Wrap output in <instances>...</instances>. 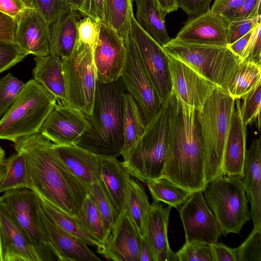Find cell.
<instances>
[{
    "instance_id": "51",
    "label": "cell",
    "mask_w": 261,
    "mask_h": 261,
    "mask_svg": "<svg viewBox=\"0 0 261 261\" xmlns=\"http://www.w3.org/2000/svg\"><path fill=\"white\" fill-rule=\"evenodd\" d=\"M213 261H237L234 248L223 243L215 242L208 245Z\"/></svg>"
},
{
    "instance_id": "23",
    "label": "cell",
    "mask_w": 261,
    "mask_h": 261,
    "mask_svg": "<svg viewBox=\"0 0 261 261\" xmlns=\"http://www.w3.org/2000/svg\"><path fill=\"white\" fill-rule=\"evenodd\" d=\"M171 206H164L154 200L150 204L145 223V236L152 250L155 261H178L170 249L168 225Z\"/></svg>"
},
{
    "instance_id": "33",
    "label": "cell",
    "mask_w": 261,
    "mask_h": 261,
    "mask_svg": "<svg viewBox=\"0 0 261 261\" xmlns=\"http://www.w3.org/2000/svg\"><path fill=\"white\" fill-rule=\"evenodd\" d=\"M37 195L43 212L47 217L58 226L81 239L88 245L97 247L102 245L96 238L80 224L74 217L69 215L54 206L42 196Z\"/></svg>"
},
{
    "instance_id": "2",
    "label": "cell",
    "mask_w": 261,
    "mask_h": 261,
    "mask_svg": "<svg viewBox=\"0 0 261 261\" xmlns=\"http://www.w3.org/2000/svg\"><path fill=\"white\" fill-rule=\"evenodd\" d=\"M14 147L26 158L29 189L69 215L76 216L89 187L61 162L53 143L38 132L17 140Z\"/></svg>"
},
{
    "instance_id": "43",
    "label": "cell",
    "mask_w": 261,
    "mask_h": 261,
    "mask_svg": "<svg viewBox=\"0 0 261 261\" xmlns=\"http://www.w3.org/2000/svg\"><path fill=\"white\" fill-rule=\"evenodd\" d=\"M178 261H213L208 245L187 242L176 253Z\"/></svg>"
},
{
    "instance_id": "26",
    "label": "cell",
    "mask_w": 261,
    "mask_h": 261,
    "mask_svg": "<svg viewBox=\"0 0 261 261\" xmlns=\"http://www.w3.org/2000/svg\"><path fill=\"white\" fill-rule=\"evenodd\" d=\"M77 12L70 10L49 27L50 54L63 59L73 51L80 40L77 23L80 17Z\"/></svg>"
},
{
    "instance_id": "34",
    "label": "cell",
    "mask_w": 261,
    "mask_h": 261,
    "mask_svg": "<svg viewBox=\"0 0 261 261\" xmlns=\"http://www.w3.org/2000/svg\"><path fill=\"white\" fill-rule=\"evenodd\" d=\"M261 83V65L242 61L223 88L234 99H241Z\"/></svg>"
},
{
    "instance_id": "62",
    "label": "cell",
    "mask_w": 261,
    "mask_h": 261,
    "mask_svg": "<svg viewBox=\"0 0 261 261\" xmlns=\"http://www.w3.org/2000/svg\"><path fill=\"white\" fill-rule=\"evenodd\" d=\"M5 151L0 146V161H2L4 160L5 159Z\"/></svg>"
},
{
    "instance_id": "18",
    "label": "cell",
    "mask_w": 261,
    "mask_h": 261,
    "mask_svg": "<svg viewBox=\"0 0 261 261\" xmlns=\"http://www.w3.org/2000/svg\"><path fill=\"white\" fill-rule=\"evenodd\" d=\"M140 236L125 210L122 211L97 252L106 259L139 261Z\"/></svg>"
},
{
    "instance_id": "19",
    "label": "cell",
    "mask_w": 261,
    "mask_h": 261,
    "mask_svg": "<svg viewBox=\"0 0 261 261\" xmlns=\"http://www.w3.org/2000/svg\"><path fill=\"white\" fill-rule=\"evenodd\" d=\"M13 43L28 55L50 54L49 26L33 8H25L16 20Z\"/></svg>"
},
{
    "instance_id": "40",
    "label": "cell",
    "mask_w": 261,
    "mask_h": 261,
    "mask_svg": "<svg viewBox=\"0 0 261 261\" xmlns=\"http://www.w3.org/2000/svg\"><path fill=\"white\" fill-rule=\"evenodd\" d=\"M24 84L11 73L0 79V117L15 101Z\"/></svg>"
},
{
    "instance_id": "12",
    "label": "cell",
    "mask_w": 261,
    "mask_h": 261,
    "mask_svg": "<svg viewBox=\"0 0 261 261\" xmlns=\"http://www.w3.org/2000/svg\"><path fill=\"white\" fill-rule=\"evenodd\" d=\"M126 46V59L120 79L125 90L138 105L146 125L158 112L162 104L130 37Z\"/></svg>"
},
{
    "instance_id": "57",
    "label": "cell",
    "mask_w": 261,
    "mask_h": 261,
    "mask_svg": "<svg viewBox=\"0 0 261 261\" xmlns=\"http://www.w3.org/2000/svg\"><path fill=\"white\" fill-rule=\"evenodd\" d=\"M159 6L166 16L170 13L178 10L177 0H156Z\"/></svg>"
},
{
    "instance_id": "27",
    "label": "cell",
    "mask_w": 261,
    "mask_h": 261,
    "mask_svg": "<svg viewBox=\"0 0 261 261\" xmlns=\"http://www.w3.org/2000/svg\"><path fill=\"white\" fill-rule=\"evenodd\" d=\"M32 70L33 79L41 84L56 99L68 105L62 59L52 54L35 57Z\"/></svg>"
},
{
    "instance_id": "7",
    "label": "cell",
    "mask_w": 261,
    "mask_h": 261,
    "mask_svg": "<svg viewBox=\"0 0 261 261\" xmlns=\"http://www.w3.org/2000/svg\"><path fill=\"white\" fill-rule=\"evenodd\" d=\"M162 47L168 55L184 62L222 88L241 62L227 46L192 44L173 38Z\"/></svg>"
},
{
    "instance_id": "3",
    "label": "cell",
    "mask_w": 261,
    "mask_h": 261,
    "mask_svg": "<svg viewBox=\"0 0 261 261\" xmlns=\"http://www.w3.org/2000/svg\"><path fill=\"white\" fill-rule=\"evenodd\" d=\"M125 89L121 79L97 81L90 129L76 145L98 155L117 157L123 144L122 97Z\"/></svg>"
},
{
    "instance_id": "6",
    "label": "cell",
    "mask_w": 261,
    "mask_h": 261,
    "mask_svg": "<svg viewBox=\"0 0 261 261\" xmlns=\"http://www.w3.org/2000/svg\"><path fill=\"white\" fill-rule=\"evenodd\" d=\"M56 103V98L41 84L33 79L30 80L0 118V139L14 143L39 132Z\"/></svg>"
},
{
    "instance_id": "14",
    "label": "cell",
    "mask_w": 261,
    "mask_h": 261,
    "mask_svg": "<svg viewBox=\"0 0 261 261\" xmlns=\"http://www.w3.org/2000/svg\"><path fill=\"white\" fill-rule=\"evenodd\" d=\"M179 213L186 242L210 245L217 242L221 236L219 225L205 201L202 191L192 193Z\"/></svg>"
},
{
    "instance_id": "15",
    "label": "cell",
    "mask_w": 261,
    "mask_h": 261,
    "mask_svg": "<svg viewBox=\"0 0 261 261\" xmlns=\"http://www.w3.org/2000/svg\"><path fill=\"white\" fill-rule=\"evenodd\" d=\"M90 128L87 116L68 105L57 102L39 132L57 145H76Z\"/></svg>"
},
{
    "instance_id": "9",
    "label": "cell",
    "mask_w": 261,
    "mask_h": 261,
    "mask_svg": "<svg viewBox=\"0 0 261 261\" xmlns=\"http://www.w3.org/2000/svg\"><path fill=\"white\" fill-rule=\"evenodd\" d=\"M0 201L34 247L40 261H59L40 221L38 195L29 188L14 189L3 193Z\"/></svg>"
},
{
    "instance_id": "46",
    "label": "cell",
    "mask_w": 261,
    "mask_h": 261,
    "mask_svg": "<svg viewBox=\"0 0 261 261\" xmlns=\"http://www.w3.org/2000/svg\"><path fill=\"white\" fill-rule=\"evenodd\" d=\"M80 40L94 48L98 35V22L90 17L85 16L77 23Z\"/></svg>"
},
{
    "instance_id": "53",
    "label": "cell",
    "mask_w": 261,
    "mask_h": 261,
    "mask_svg": "<svg viewBox=\"0 0 261 261\" xmlns=\"http://www.w3.org/2000/svg\"><path fill=\"white\" fill-rule=\"evenodd\" d=\"M25 8L21 0H0V12L16 20Z\"/></svg>"
},
{
    "instance_id": "36",
    "label": "cell",
    "mask_w": 261,
    "mask_h": 261,
    "mask_svg": "<svg viewBox=\"0 0 261 261\" xmlns=\"http://www.w3.org/2000/svg\"><path fill=\"white\" fill-rule=\"evenodd\" d=\"M74 217L86 230L96 238L102 244L105 242L109 231L89 194L86 197L81 210Z\"/></svg>"
},
{
    "instance_id": "29",
    "label": "cell",
    "mask_w": 261,
    "mask_h": 261,
    "mask_svg": "<svg viewBox=\"0 0 261 261\" xmlns=\"http://www.w3.org/2000/svg\"><path fill=\"white\" fill-rule=\"evenodd\" d=\"M136 6V20L140 27L163 47L171 38L165 24L166 15L156 0H134Z\"/></svg>"
},
{
    "instance_id": "55",
    "label": "cell",
    "mask_w": 261,
    "mask_h": 261,
    "mask_svg": "<svg viewBox=\"0 0 261 261\" xmlns=\"http://www.w3.org/2000/svg\"><path fill=\"white\" fill-rule=\"evenodd\" d=\"M254 29L233 43L227 45V47L241 61L252 37Z\"/></svg>"
},
{
    "instance_id": "52",
    "label": "cell",
    "mask_w": 261,
    "mask_h": 261,
    "mask_svg": "<svg viewBox=\"0 0 261 261\" xmlns=\"http://www.w3.org/2000/svg\"><path fill=\"white\" fill-rule=\"evenodd\" d=\"M104 0H85L81 14L97 22L103 21Z\"/></svg>"
},
{
    "instance_id": "37",
    "label": "cell",
    "mask_w": 261,
    "mask_h": 261,
    "mask_svg": "<svg viewBox=\"0 0 261 261\" xmlns=\"http://www.w3.org/2000/svg\"><path fill=\"white\" fill-rule=\"evenodd\" d=\"M146 184L154 200L164 202L176 208L191 194L163 177L148 181Z\"/></svg>"
},
{
    "instance_id": "54",
    "label": "cell",
    "mask_w": 261,
    "mask_h": 261,
    "mask_svg": "<svg viewBox=\"0 0 261 261\" xmlns=\"http://www.w3.org/2000/svg\"><path fill=\"white\" fill-rule=\"evenodd\" d=\"M246 0H215L211 10L224 15L239 8Z\"/></svg>"
},
{
    "instance_id": "13",
    "label": "cell",
    "mask_w": 261,
    "mask_h": 261,
    "mask_svg": "<svg viewBox=\"0 0 261 261\" xmlns=\"http://www.w3.org/2000/svg\"><path fill=\"white\" fill-rule=\"evenodd\" d=\"M127 44L105 22H98V35L93 49L97 81L109 83L118 80L125 63Z\"/></svg>"
},
{
    "instance_id": "44",
    "label": "cell",
    "mask_w": 261,
    "mask_h": 261,
    "mask_svg": "<svg viewBox=\"0 0 261 261\" xmlns=\"http://www.w3.org/2000/svg\"><path fill=\"white\" fill-rule=\"evenodd\" d=\"M27 56L14 43L0 41V73L15 65Z\"/></svg>"
},
{
    "instance_id": "28",
    "label": "cell",
    "mask_w": 261,
    "mask_h": 261,
    "mask_svg": "<svg viewBox=\"0 0 261 261\" xmlns=\"http://www.w3.org/2000/svg\"><path fill=\"white\" fill-rule=\"evenodd\" d=\"M130 176L117 157L101 155L100 179L119 214L125 210L127 181Z\"/></svg>"
},
{
    "instance_id": "30",
    "label": "cell",
    "mask_w": 261,
    "mask_h": 261,
    "mask_svg": "<svg viewBox=\"0 0 261 261\" xmlns=\"http://www.w3.org/2000/svg\"><path fill=\"white\" fill-rule=\"evenodd\" d=\"M122 105L123 144L120 155L124 159L143 134L146 124L138 105L127 92L123 94Z\"/></svg>"
},
{
    "instance_id": "56",
    "label": "cell",
    "mask_w": 261,
    "mask_h": 261,
    "mask_svg": "<svg viewBox=\"0 0 261 261\" xmlns=\"http://www.w3.org/2000/svg\"><path fill=\"white\" fill-rule=\"evenodd\" d=\"M139 261H155L152 250L145 235L140 237Z\"/></svg>"
},
{
    "instance_id": "50",
    "label": "cell",
    "mask_w": 261,
    "mask_h": 261,
    "mask_svg": "<svg viewBox=\"0 0 261 261\" xmlns=\"http://www.w3.org/2000/svg\"><path fill=\"white\" fill-rule=\"evenodd\" d=\"M16 20L0 12V41L13 43Z\"/></svg>"
},
{
    "instance_id": "4",
    "label": "cell",
    "mask_w": 261,
    "mask_h": 261,
    "mask_svg": "<svg viewBox=\"0 0 261 261\" xmlns=\"http://www.w3.org/2000/svg\"><path fill=\"white\" fill-rule=\"evenodd\" d=\"M236 99L218 86L202 109L197 111L204 154V174L207 183L225 175L223 158L235 107Z\"/></svg>"
},
{
    "instance_id": "35",
    "label": "cell",
    "mask_w": 261,
    "mask_h": 261,
    "mask_svg": "<svg viewBox=\"0 0 261 261\" xmlns=\"http://www.w3.org/2000/svg\"><path fill=\"white\" fill-rule=\"evenodd\" d=\"M6 164L5 172L0 182V194L14 189H29V171L25 155L16 152L6 160Z\"/></svg>"
},
{
    "instance_id": "61",
    "label": "cell",
    "mask_w": 261,
    "mask_h": 261,
    "mask_svg": "<svg viewBox=\"0 0 261 261\" xmlns=\"http://www.w3.org/2000/svg\"><path fill=\"white\" fill-rule=\"evenodd\" d=\"M0 261H3V244H2L1 227H0Z\"/></svg>"
},
{
    "instance_id": "48",
    "label": "cell",
    "mask_w": 261,
    "mask_h": 261,
    "mask_svg": "<svg viewBox=\"0 0 261 261\" xmlns=\"http://www.w3.org/2000/svg\"><path fill=\"white\" fill-rule=\"evenodd\" d=\"M261 21V16L256 18L230 22L228 32V44H231L253 30Z\"/></svg>"
},
{
    "instance_id": "22",
    "label": "cell",
    "mask_w": 261,
    "mask_h": 261,
    "mask_svg": "<svg viewBox=\"0 0 261 261\" xmlns=\"http://www.w3.org/2000/svg\"><path fill=\"white\" fill-rule=\"evenodd\" d=\"M53 148L63 165L84 184L89 186L100 179L101 155L77 145L53 143Z\"/></svg>"
},
{
    "instance_id": "39",
    "label": "cell",
    "mask_w": 261,
    "mask_h": 261,
    "mask_svg": "<svg viewBox=\"0 0 261 261\" xmlns=\"http://www.w3.org/2000/svg\"><path fill=\"white\" fill-rule=\"evenodd\" d=\"M240 106L242 119L246 126L255 122L257 129L260 128L261 83L245 95Z\"/></svg>"
},
{
    "instance_id": "17",
    "label": "cell",
    "mask_w": 261,
    "mask_h": 261,
    "mask_svg": "<svg viewBox=\"0 0 261 261\" xmlns=\"http://www.w3.org/2000/svg\"><path fill=\"white\" fill-rule=\"evenodd\" d=\"M230 23L223 15L210 9L189 18L174 38L189 43L226 46Z\"/></svg>"
},
{
    "instance_id": "25",
    "label": "cell",
    "mask_w": 261,
    "mask_h": 261,
    "mask_svg": "<svg viewBox=\"0 0 261 261\" xmlns=\"http://www.w3.org/2000/svg\"><path fill=\"white\" fill-rule=\"evenodd\" d=\"M244 176L241 179L248 202L250 217L254 226L261 224V137L252 142L246 151Z\"/></svg>"
},
{
    "instance_id": "20",
    "label": "cell",
    "mask_w": 261,
    "mask_h": 261,
    "mask_svg": "<svg viewBox=\"0 0 261 261\" xmlns=\"http://www.w3.org/2000/svg\"><path fill=\"white\" fill-rule=\"evenodd\" d=\"M38 212L42 225L59 261L101 260L81 239L63 230L52 222L42 209L40 202Z\"/></svg>"
},
{
    "instance_id": "38",
    "label": "cell",
    "mask_w": 261,
    "mask_h": 261,
    "mask_svg": "<svg viewBox=\"0 0 261 261\" xmlns=\"http://www.w3.org/2000/svg\"><path fill=\"white\" fill-rule=\"evenodd\" d=\"M88 187L89 194L101 214L109 233L120 214L101 179Z\"/></svg>"
},
{
    "instance_id": "63",
    "label": "cell",
    "mask_w": 261,
    "mask_h": 261,
    "mask_svg": "<svg viewBox=\"0 0 261 261\" xmlns=\"http://www.w3.org/2000/svg\"><path fill=\"white\" fill-rule=\"evenodd\" d=\"M1 181H2V180H1V179H0V182H1Z\"/></svg>"
},
{
    "instance_id": "58",
    "label": "cell",
    "mask_w": 261,
    "mask_h": 261,
    "mask_svg": "<svg viewBox=\"0 0 261 261\" xmlns=\"http://www.w3.org/2000/svg\"><path fill=\"white\" fill-rule=\"evenodd\" d=\"M71 8L80 13L82 11L85 0H67Z\"/></svg>"
},
{
    "instance_id": "41",
    "label": "cell",
    "mask_w": 261,
    "mask_h": 261,
    "mask_svg": "<svg viewBox=\"0 0 261 261\" xmlns=\"http://www.w3.org/2000/svg\"><path fill=\"white\" fill-rule=\"evenodd\" d=\"M234 250L237 261H261V224L254 226L248 238Z\"/></svg>"
},
{
    "instance_id": "47",
    "label": "cell",
    "mask_w": 261,
    "mask_h": 261,
    "mask_svg": "<svg viewBox=\"0 0 261 261\" xmlns=\"http://www.w3.org/2000/svg\"><path fill=\"white\" fill-rule=\"evenodd\" d=\"M261 21L253 30L249 43L243 55L242 61L261 65Z\"/></svg>"
},
{
    "instance_id": "16",
    "label": "cell",
    "mask_w": 261,
    "mask_h": 261,
    "mask_svg": "<svg viewBox=\"0 0 261 261\" xmlns=\"http://www.w3.org/2000/svg\"><path fill=\"white\" fill-rule=\"evenodd\" d=\"M168 56L171 91L199 111L218 87L184 62Z\"/></svg>"
},
{
    "instance_id": "31",
    "label": "cell",
    "mask_w": 261,
    "mask_h": 261,
    "mask_svg": "<svg viewBox=\"0 0 261 261\" xmlns=\"http://www.w3.org/2000/svg\"><path fill=\"white\" fill-rule=\"evenodd\" d=\"M150 206L144 186L130 176L127 181L125 210L140 237L146 233V219Z\"/></svg>"
},
{
    "instance_id": "10",
    "label": "cell",
    "mask_w": 261,
    "mask_h": 261,
    "mask_svg": "<svg viewBox=\"0 0 261 261\" xmlns=\"http://www.w3.org/2000/svg\"><path fill=\"white\" fill-rule=\"evenodd\" d=\"M62 60L68 105L90 116L97 82L92 48L79 40L72 53Z\"/></svg>"
},
{
    "instance_id": "32",
    "label": "cell",
    "mask_w": 261,
    "mask_h": 261,
    "mask_svg": "<svg viewBox=\"0 0 261 261\" xmlns=\"http://www.w3.org/2000/svg\"><path fill=\"white\" fill-rule=\"evenodd\" d=\"M134 0H104L103 22L113 29L125 44L129 38Z\"/></svg>"
},
{
    "instance_id": "42",
    "label": "cell",
    "mask_w": 261,
    "mask_h": 261,
    "mask_svg": "<svg viewBox=\"0 0 261 261\" xmlns=\"http://www.w3.org/2000/svg\"><path fill=\"white\" fill-rule=\"evenodd\" d=\"M34 8L50 26L60 16L72 9L67 0H34Z\"/></svg>"
},
{
    "instance_id": "21",
    "label": "cell",
    "mask_w": 261,
    "mask_h": 261,
    "mask_svg": "<svg viewBox=\"0 0 261 261\" xmlns=\"http://www.w3.org/2000/svg\"><path fill=\"white\" fill-rule=\"evenodd\" d=\"M240 99H236L223 158V170L229 176H244L246 153L247 126L241 114Z\"/></svg>"
},
{
    "instance_id": "60",
    "label": "cell",
    "mask_w": 261,
    "mask_h": 261,
    "mask_svg": "<svg viewBox=\"0 0 261 261\" xmlns=\"http://www.w3.org/2000/svg\"><path fill=\"white\" fill-rule=\"evenodd\" d=\"M27 8H33L34 0H21Z\"/></svg>"
},
{
    "instance_id": "1",
    "label": "cell",
    "mask_w": 261,
    "mask_h": 261,
    "mask_svg": "<svg viewBox=\"0 0 261 261\" xmlns=\"http://www.w3.org/2000/svg\"><path fill=\"white\" fill-rule=\"evenodd\" d=\"M168 101L169 125L162 177L191 193L203 191L207 183L197 111L172 91Z\"/></svg>"
},
{
    "instance_id": "59",
    "label": "cell",
    "mask_w": 261,
    "mask_h": 261,
    "mask_svg": "<svg viewBox=\"0 0 261 261\" xmlns=\"http://www.w3.org/2000/svg\"><path fill=\"white\" fill-rule=\"evenodd\" d=\"M6 168V160L0 161V179L2 180Z\"/></svg>"
},
{
    "instance_id": "45",
    "label": "cell",
    "mask_w": 261,
    "mask_h": 261,
    "mask_svg": "<svg viewBox=\"0 0 261 261\" xmlns=\"http://www.w3.org/2000/svg\"><path fill=\"white\" fill-rule=\"evenodd\" d=\"M261 0H246L237 9L223 15L229 22L253 19L261 16Z\"/></svg>"
},
{
    "instance_id": "49",
    "label": "cell",
    "mask_w": 261,
    "mask_h": 261,
    "mask_svg": "<svg viewBox=\"0 0 261 261\" xmlns=\"http://www.w3.org/2000/svg\"><path fill=\"white\" fill-rule=\"evenodd\" d=\"M179 8L189 18L195 17L208 11L212 0H177Z\"/></svg>"
},
{
    "instance_id": "5",
    "label": "cell",
    "mask_w": 261,
    "mask_h": 261,
    "mask_svg": "<svg viewBox=\"0 0 261 261\" xmlns=\"http://www.w3.org/2000/svg\"><path fill=\"white\" fill-rule=\"evenodd\" d=\"M168 98L145 129L123 164L133 177L146 182L162 177L167 145L169 125Z\"/></svg>"
},
{
    "instance_id": "11",
    "label": "cell",
    "mask_w": 261,
    "mask_h": 261,
    "mask_svg": "<svg viewBox=\"0 0 261 261\" xmlns=\"http://www.w3.org/2000/svg\"><path fill=\"white\" fill-rule=\"evenodd\" d=\"M129 37L134 42L145 71L162 104L169 96L171 83L168 56L132 17Z\"/></svg>"
},
{
    "instance_id": "8",
    "label": "cell",
    "mask_w": 261,
    "mask_h": 261,
    "mask_svg": "<svg viewBox=\"0 0 261 261\" xmlns=\"http://www.w3.org/2000/svg\"><path fill=\"white\" fill-rule=\"evenodd\" d=\"M241 179L223 175L208 182L202 191L224 236L230 233L239 234L244 224L250 219Z\"/></svg>"
},
{
    "instance_id": "24",
    "label": "cell",
    "mask_w": 261,
    "mask_h": 261,
    "mask_svg": "<svg viewBox=\"0 0 261 261\" xmlns=\"http://www.w3.org/2000/svg\"><path fill=\"white\" fill-rule=\"evenodd\" d=\"M3 261H40L34 247L0 201Z\"/></svg>"
}]
</instances>
